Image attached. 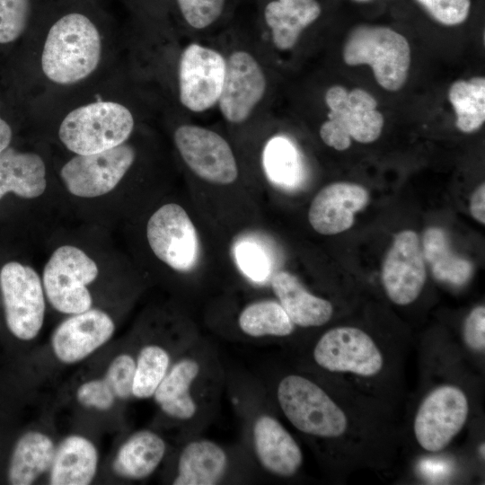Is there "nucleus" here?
<instances>
[{"mask_svg":"<svg viewBox=\"0 0 485 485\" xmlns=\"http://www.w3.org/2000/svg\"><path fill=\"white\" fill-rule=\"evenodd\" d=\"M5 93L0 89V153L10 146L13 139V128L9 120L5 118L7 113Z\"/></svg>","mask_w":485,"mask_h":485,"instance_id":"obj_39","label":"nucleus"},{"mask_svg":"<svg viewBox=\"0 0 485 485\" xmlns=\"http://www.w3.org/2000/svg\"><path fill=\"white\" fill-rule=\"evenodd\" d=\"M438 22L453 26L463 23L468 17L470 0H417Z\"/></svg>","mask_w":485,"mask_h":485,"instance_id":"obj_35","label":"nucleus"},{"mask_svg":"<svg viewBox=\"0 0 485 485\" xmlns=\"http://www.w3.org/2000/svg\"><path fill=\"white\" fill-rule=\"evenodd\" d=\"M266 91L265 75L248 52L232 53L225 64L224 84L218 99L223 117L230 123L245 121Z\"/></svg>","mask_w":485,"mask_h":485,"instance_id":"obj_16","label":"nucleus"},{"mask_svg":"<svg viewBox=\"0 0 485 485\" xmlns=\"http://www.w3.org/2000/svg\"><path fill=\"white\" fill-rule=\"evenodd\" d=\"M237 261L242 271L254 280H263L269 275V265L264 251L251 243L241 244L236 250Z\"/></svg>","mask_w":485,"mask_h":485,"instance_id":"obj_37","label":"nucleus"},{"mask_svg":"<svg viewBox=\"0 0 485 485\" xmlns=\"http://www.w3.org/2000/svg\"><path fill=\"white\" fill-rule=\"evenodd\" d=\"M271 287L295 325L318 327L328 322L332 316V304L307 291L290 272H277L271 278Z\"/></svg>","mask_w":485,"mask_h":485,"instance_id":"obj_21","label":"nucleus"},{"mask_svg":"<svg viewBox=\"0 0 485 485\" xmlns=\"http://www.w3.org/2000/svg\"><path fill=\"white\" fill-rule=\"evenodd\" d=\"M172 365V356L159 344H147L138 352L132 393L137 399L153 397Z\"/></svg>","mask_w":485,"mask_h":485,"instance_id":"obj_31","label":"nucleus"},{"mask_svg":"<svg viewBox=\"0 0 485 485\" xmlns=\"http://www.w3.org/2000/svg\"><path fill=\"white\" fill-rule=\"evenodd\" d=\"M241 331L251 338L286 337L295 324L278 302L262 300L246 305L238 316Z\"/></svg>","mask_w":485,"mask_h":485,"instance_id":"obj_28","label":"nucleus"},{"mask_svg":"<svg viewBox=\"0 0 485 485\" xmlns=\"http://www.w3.org/2000/svg\"><path fill=\"white\" fill-rule=\"evenodd\" d=\"M353 1L359 2V3H367V2H370L372 0H353Z\"/></svg>","mask_w":485,"mask_h":485,"instance_id":"obj_42","label":"nucleus"},{"mask_svg":"<svg viewBox=\"0 0 485 485\" xmlns=\"http://www.w3.org/2000/svg\"><path fill=\"white\" fill-rule=\"evenodd\" d=\"M173 139L187 166L200 179L223 185L237 179L234 153L216 132L195 125H181L174 131Z\"/></svg>","mask_w":485,"mask_h":485,"instance_id":"obj_12","label":"nucleus"},{"mask_svg":"<svg viewBox=\"0 0 485 485\" xmlns=\"http://www.w3.org/2000/svg\"><path fill=\"white\" fill-rule=\"evenodd\" d=\"M367 190L361 185L339 181L322 189L313 199L308 220L319 234L331 235L349 229L355 214L366 207Z\"/></svg>","mask_w":485,"mask_h":485,"instance_id":"obj_19","label":"nucleus"},{"mask_svg":"<svg viewBox=\"0 0 485 485\" xmlns=\"http://www.w3.org/2000/svg\"><path fill=\"white\" fill-rule=\"evenodd\" d=\"M46 187V165L40 155L13 146L0 153V199L10 192L34 198L42 195Z\"/></svg>","mask_w":485,"mask_h":485,"instance_id":"obj_22","label":"nucleus"},{"mask_svg":"<svg viewBox=\"0 0 485 485\" xmlns=\"http://www.w3.org/2000/svg\"><path fill=\"white\" fill-rule=\"evenodd\" d=\"M342 57L348 66L367 65L383 88L395 92L407 81L410 48L399 32L384 26L361 25L348 34Z\"/></svg>","mask_w":485,"mask_h":485,"instance_id":"obj_4","label":"nucleus"},{"mask_svg":"<svg viewBox=\"0 0 485 485\" xmlns=\"http://www.w3.org/2000/svg\"><path fill=\"white\" fill-rule=\"evenodd\" d=\"M313 355L316 364L325 370L362 376L376 375L384 364L372 338L355 327L329 330L317 341Z\"/></svg>","mask_w":485,"mask_h":485,"instance_id":"obj_13","label":"nucleus"},{"mask_svg":"<svg viewBox=\"0 0 485 485\" xmlns=\"http://www.w3.org/2000/svg\"><path fill=\"white\" fill-rule=\"evenodd\" d=\"M422 251L435 278L453 286H463L471 278L472 264L452 248L444 230L427 229L423 234Z\"/></svg>","mask_w":485,"mask_h":485,"instance_id":"obj_27","label":"nucleus"},{"mask_svg":"<svg viewBox=\"0 0 485 485\" xmlns=\"http://www.w3.org/2000/svg\"><path fill=\"white\" fill-rule=\"evenodd\" d=\"M449 101L456 114V127L463 133L479 129L485 121V78L454 82L448 92Z\"/></svg>","mask_w":485,"mask_h":485,"instance_id":"obj_29","label":"nucleus"},{"mask_svg":"<svg viewBox=\"0 0 485 485\" xmlns=\"http://www.w3.org/2000/svg\"><path fill=\"white\" fill-rule=\"evenodd\" d=\"M469 412L465 393L457 386L442 385L423 400L414 419L419 445L428 452L444 449L464 426Z\"/></svg>","mask_w":485,"mask_h":485,"instance_id":"obj_11","label":"nucleus"},{"mask_svg":"<svg viewBox=\"0 0 485 485\" xmlns=\"http://www.w3.org/2000/svg\"><path fill=\"white\" fill-rule=\"evenodd\" d=\"M222 376L214 349L192 342L189 352L171 365L153 397L167 417L190 426L199 424L214 405Z\"/></svg>","mask_w":485,"mask_h":485,"instance_id":"obj_2","label":"nucleus"},{"mask_svg":"<svg viewBox=\"0 0 485 485\" xmlns=\"http://www.w3.org/2000/svg\"><path fill=\"white\" fill-rule=\"evenodd\" d=\"M98 465L94 445L78 435L66 437L55 451L50 467L52 485H87L93 480Z\"/></svg>","mask_w":485,"mask_h":485,"instance_id":"obj_23","label":"nucleus"},{"mask_svg":"<svg viewBox=\"0 0 485 485\" xmlns=\"http://www.w3.org/2000/svg\"><path fill=\"white\" fill-rule=\"evenodd\" d=\"M135 120L130 110L120 102L102 100L71 110L63 118L58 137L75 154H91L126 143Z\"/></svg>","mask_w":485,"mask_h":485,"instance_id":"obj_3","label":"nucleus"},{"mask_svg":"<svg viewBox=\"0 0 485 485\" xmlns=\"http://www.w3.org/2000/svg\"><path fill=\"white\" fill-rule=\"evenodd\" d=\"M56 448L45 434L30 431L23 434L13 450L7 479L13 485L32 484L50 469Z\"/></svg>","mask_w":485,"mask_h":485,"instance_id":"obj_26","label":"nucleus"},{"mask_svg":"<svg viewBox=\"0 0 485 485\" xmlns=\"http://www.w3.org/2000/svg\"><path fill=\"white\" fill-rule=\"evenodd\" d=\"M96 263L82 250L58 247L43 270V287L52 306L60 313L75 314L92 307L86 286L98 276Z\"/></svg>","mask_w":485,"mask_h":485,"instance_id":"obj_7","label":"nucleus"},{"mask_svg":"<svg viewBox=\"0 0 485 485\" xmlns=\"http://www.w3.org/2000/svg\"><path fill=\"white\" fill-rule=\"evenodd\" d=\"M463 340L466 345L476 351L485 348V307L479 305L473 308L463 325Z\"/></svg>","mask_w":485,"mask_h":485,"instance_id":"obj_38","label":"nucleus"},{"mask_svg":"<svg viewBox=\"0 0 485 485\" xmlns=\"http://www.w3.org/2000/svg\"><path fill=\"white\" fill-rule=\"evenodd\" d=\"M250 443L257 463L269 474L287 478L302 466L300 446L278 419L266 411L251 419Z\"/></svg>","mask_w":485,"mask_h":485,"instance_id":"obj_17","label":"nucleus"},{"mask_svg":"<svg viewBox=\"0 0 485 485\" xmlns=\"http://www.w3.org/2000/svg\"><path fill=\"white\" fill-rule=\"evenodd\" d=\"M135 368L136 359L126 353L117 356L109 366L103 379L117 398L128 400L133 396Z\"/></svg>","mask_w":485,"mask_h":485,"instance_id":"obj_33","label":"nucleus"},{"mask_svg":"<svg viewBox=\"0 0 485 485\" xmlns=\"http://www.w3.org/2000/svg\"><path fill=\"white\" fill-rule=\"evenodd\" d=\"M278 403L299 431L319 437H338L347 429L343 410L325 391L299 375L283 377L276 391Z\"/></svg>","mask_w":485,"mask_h":485,"instance_id":"obj_6","label":"nucleus"},{"mask_svg":"<svg viewBox=\"0 0 485 485\" xmlns=\"http://www.w3.org/2000/svg\"><path fill=\"white\" fill-rule=\"evenodd\" d=\"M166 452L164 439L151 430H139L119 447L112 463L114 472L128 480H143L160 465Z\"/></svg>","mask_w":485,"mask_h":485,"instance_id":"obj_25","label":"nucleus"},{"mask_svg":"<svg viewBox=\"0 0 485 485\" xmlns=\"http://www.w3.org/2000/svg\"><path fill=\"white\" fill-rule=\"evenodd\" d=\"M0 290L9 331L22 340L34 339L45 314L43 288L37 272L17 261L8 262L0 271Z\"/></svg>","mask_w":485,"mask_h":485,"instance_id":"obj_8","label":"nucleus"},{"mask_svg":"<svg viewBox=\"0 0 485 485\" xmlns=\"http://www.w3.org/2000/svg\"><path fill=\"white\" fill-rule=\"evenodd\" d=\"M485 445H484V443H482L481 445H480V448H479V453H480V455L484 458L485 456Z\"/></svg>","mask_w":485,"mask_h":485,"instance_id":"obj_41","label":"nucleus"},{"mask_svg":"<svg viewBox=\"0 0 485 485\" xmlns=\"http://www.w3.org/2000/svg\"><path fill=\"white\" fill-rule=\"evenodd\" d=\"M264 164L269 178L281 185L294 184L300 174L296 151L283 137H275L268 143L264 152Z\"/></svg>","mask_w":485,"mask_h":485,"instance_id":"obj_32","label":"nucleus"},{"mask_svg":"<svg viewBox=\"0 0 485 485\" xmlns=\"http://www.w3.org/2000/svg\"><path fill=\"white\" fill-rule=\"evenodd\" d=\"M322 8L316 0H273L264 9L272 40L279 50L292 48L302 31L318 19Z\"/></svg>","mask_w":485,"mask_h":485,"instance_id":"obj_24","label":"nucleus"},{"mask_svg":"<svg viewBox=\"0 0 485 485\" xmlns=\"http://www.w3.org/2000/svg\"><path fill=\"white\" fill-rule=\"evenodd\" d=\"M226 60L215 49L197 43L182 51L179 65V97L193 112L213 107L221 94Z\"/></svg>","mask_w":485,"mask_h":485,"instance_id":"obj_14","label":"nucleus"},{"mask_svg":"<svg viewBox=\"0 0 485 485\" xmlns=\"http://www.w3.org/2000/svg\"><path fill=\"white\" fill-rule=\"evenodd\" d=\"M330 109L328 120L320 128L322 140L338 151L348 149L351 138L368 144L375 141L384 127V117L376 110L377 101L368 92L341 85L330 87L325 93Z\"/></svg>","mask_w":485,"mask_h":485,"instance_id":"obj_5","label":"nucleus"},{"mask_svg":"<svg viewBox=\"0 0 485 485\" xmlns=\"http://www.w3.org/2000/svg\"><path fill=\"white\" fill-rule=\"evenodd\" d=\"M50 7L43 0H0V48L18 42L37 14L43 15Z\"/></svg>","mask_w":485,"mask_h":485,"instance_id":"obj_30","label":"nucleus"},{"mask_svg":"<svg viewBox=\"0 0 485 485\" xmlns=\"http://www.w3.org/2000/svg\"><path fill=\"white\" fill-rule=\"evenodd\" d=\"M232 454L206 438L189 441L181 450L173 485H216L228 481L234 467Z\"/></svg>","mask_w":485,"mask_h":485,"instance_id":"obj_20","label":"nucleus"},{"mask_svg":"<svg viewBox=\"0 0 485 485\" xmlns=\"http://www.w3.org/2000/svg\"><path fill=\"white\" fill-rule=\"evenodd\" d=\"M135 158L134 148L126 143L95 154H75L63 165L60 176L71 194L95 198L111 191Z\"/></svg>","mask_w":485,"mask_h":485,"instance_id":"obj_10","label":"nucleus"},{"mask_svg":"<svg viewBox=\"0 0 485 485\" xmlns=\"http://www.w3.org/2000/svg\"><path fill=\"white\" fill-rule=\"evenodd\" d=\"M76 398L85 407L107 410L113 406L116 396L104 379H95L80 385Z\"/></svg>","mask_w":485,"mask_h":485,"instance_id":"obj_36","label":"nucleus"},{"mask_svg":"<svg viewBox=\"0 0 485 485\" xmlns=\"http://www.w3.org/2000/svg\"><path fill=\"white\" fill-rule=\"evenodd\" d=\"M115 325L105 312L88 309L73 314L55 330L51 344L55 356L66 364L78 362L106 343Z\"/></svg>","mask_w":485,"mask_h":485,"instance_id":"obj_18","label":"nucleus"},{"mask_svg":"<svg viewBox=\"0 0 485 485\" xmlns=\"http://www.w3.org/2000/svg\"><path fill=\"white\" fill-rule=\"evenodd\" d=\"M187 23L201 30L214 23L222 14L225 0H176Z\"/></svg>","mask_w":485,"mask_h":485,"instance_id":"obj_34","label":"nucleus"},{"mask_svg":"<svg viewBox=\"0 0 485 485\" xmlns=\"http://www.w3.org/2000/svg\"><path fill=\"white\" fill-rule=\"evenodd\" d=\"M146 237L154 255L170 268L189 272L196 266L199 246L195 226L178 204L159 207L149 218Z\"/></svg>","mask_w":485,"mask_h":485,"instance_id":"obj_9","label":"nucleus"},{"mask_svg":"<svg viewBox=\"0 0 485 485\" xmlns=\"http://www.w3.org/2000/svg\"><path fill=\"white\" fill-rule=\"evenodd\" d=\"M51 5L40 54V69L51 83L68 86L90 77L99 67L103 40L97 15L84 0Z\"/></svg>","mask_w":485,"mask_h":485,"instance_id":"obj_1","label":"nucleus"},{"mask_svg":"<svg viewBox=\"0 0 485 485\" xmlns=\"http://www.w3.org/2000/svg\"><path fill=\"white\" fill-rule=\"evenodd\" d=\"M426 277L418 234L411 230L396 234L382 268V282L388 297L400 305L412 303L420 294Z\"/></svg>","mask_w":485,"mask_h":485,"instance_id":"obj_15","label":"nucleus"},{"mask_svg":"<svg viewBox=\"0 0 485 485\" xmlns=\"http://www.w3.org/2000/svg\"><path fill=\"white\" fill-rule=\"evenodd\" d=\"M470 210L473 218L485 224V185L481 183L472 194Z\"/></svg>","mask_w":485,"mask_h":485,"instance_id":"obj_40","label":"nucleus"}]
</instances>
